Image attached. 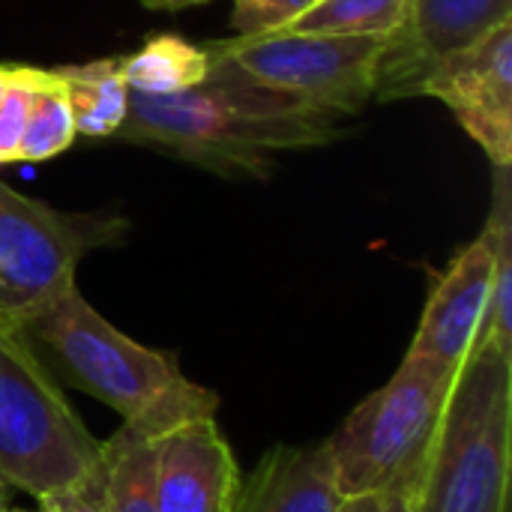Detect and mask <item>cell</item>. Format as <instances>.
<instances>
[{"instance_id":"obj_18","label":"cell","mask_w":512,"mask_h":512,"mask_svg":"<svg viewBox=\"0 0 512 512\" xmlns=\"http://www.w3.org/2000/svg\"><path fill=\"white\" fill-rule=\"evenodd\" d=\"M48 78H51V69L27 66L21 81L3 96V102H0V165L18 162V141L24 132L27 111L33 105L36 90L45 87Z\"/></svg>"},{"instance_id":"obj_13","label":"cell","mask_w":512,"mask_h":512,"mask_svg":"<svg viewBox=\"0 0 512 512\" xmlns=\"http://www.w3.org/2000/svg\"><path fill=\"white\" fill-rule=\"evenodd\" d=\"M156 441L120 426L99 450L96 498L105 512H159L156 501Z\"/></svg>"},{"instance_id":"obj_9","label":"cell","mask_w":512,"mask_h":512,"mask_svg":"<svg viewBox=\"0 0 512 512\" xmlns=\"http://www.w3.org/2000/svg\"><path fill=\"white\" fill-rule=\"evenodd\" d=\"M512 21V0H408L399 27L387 36L378 72V102L420 96L426 75L498 24Z\"/></svg>"},{"instance_id":"obj_15","label":"cell","mask_w":512,"mask_h":512,"mask_svg":"<svg viewBox=\"0 0 512 512\" xmlns=\"http://www.w3.org/2000/svg\"><path fill=\"white\" fill-rule=\"evenodd\" d=\"M54 75L66 90L78 135L114 138L120 132L129 108V87L117 69V57L81 66H57Z\"/></svg>"},{"instance_id":"obj_17","label":"cell","mask_w":512,"mask_h":512,"mask_svg":"<svg viewBox=\"0 0 512 512\" xmlns=\"http://www.w3.org/2000/svg\"><path fill=\"white\" fill-rule=\"evenodd\" d=\"M75 135L78 132H75V120H72L66 90L51 69L48 84L36 90L33 105L27 111L24 132L18 141V162H45V159L69 150Z\"/></svg>"},{"instance_id":"obj_24","label":"cell","mask_w":512,"mask_h":512,"mask_svg":"<svg viewBox=\"0 0 512 512\" xmlns=\"http://www.w3.org/2000/svg\"><path fill=\"white\" fill-rule=\"evenodd\" d=\"M9 492H12V489H9V486H6V483L0 480V510H3L6 504H9Z\"/></svg>"},{"instance_id":"obj_20","label":"cell","mask_w":512,"mask_h":512,"mask_svg":"<svg viewBox=\"0 0 512 512\" xmlns=\"http://www.w3.org/2000/svg\"><path fill=\"white\" fill-rule=\"evenodd\" d=\"M39 504H45L48 512H105L102 510V504H99V498H96V489L54 495V498L39 501Z\"/></svg>"},{"instance_id":"obj_21","label":"cell","mask_w":512,"mask_h":512,"mask_svg":"<svg viewBox=\"0 0 512 512\" xmlns=\"http://www.w3.org/2000/svg\"><path fill=\"white\" fill-rule=\"evenodd\" d=\"M387 504V495H354V498H345L339 512H384Z\"/></svg>"},{"instance_id":"obj_25","label":"cell","mask_w":512,"mask_h":512,"mask_svg":"<svg viewBox=\"0 0 512 512\" xmlns=\"http://www.w3.org/2000/svg\"><path fill=\"white\" fill-rule=\"evenodd\" d=\"M0 512H48V507H45V504H39V510H24V507H9V504H6Z\"/></svg>"},{"instance_id":"obj_12","label":"cell","mask_w":512,"mask_h":512,"mask_svg":"<svg viewBox=\"0 0 512 512\" xmlns=\"http://www.w3.org/2000/svg\"><path fill=\"white\" fill-rule=\"evenodd\" d=\"M342 501L327 441L279 444L258 462L249 483H240L234 512H339Z\"/></svg>"},{"instance_id":"obj_10","label":"cell","mask_w":512,"mask_h":512,"mask_svg":"<svg viewBox=\"0 0 512 512\" xmlns=\"http://www.w3.org/2000/svg\"><path fill=\"white\" fill-rule=\"evenodd\" d=\"M495 270V222L486 219L483 231L453 255L435 276L426 309L405 357L426 360L441 369L459 372L474 354L489 288Z\"/></svg>"},{"instance_id":"obj_1","label":"cell","mask_w":512,"mask_h":512,"mask_svg":"<svg viewBox=\"0 0 512 512\" xmlns=\"http://www.w3.org/2000/svg\"><path fill=\"white\" fill-rule=\"evenodd\" d=\"M342 117L285 93L210 72L177 96L129 90L123 144L150 147L222 177H270L282 150L327 147L342 138Z\"/></svg>"},{"instance_id":"obj_23","label":"cell","mask_w":512,"mask_h":512,"mask_svg":"<svg viewBox=\"0 0 512 512\" xmlns=\"http://www.w3.org/2000/svg\"><path fill=\"white\" fill-rule=\"evenodd\" d=\"M384 512H411V498L408 495H390L384 504Z\"/></svg>"},{"instance_id":"obj_14","label":"cell","mask_w":512,"mask_h":512,"mask_svg":"<svg viewBox=\"0 0 512 512\" xmlns=\"http://www.w3.org/2000/svg\"><path fill=\"white\" fill-rule=\"evenodd\" d=\"M117 69L132 93L177 96L207 81L210 54L207 45L189 42L177 33H156L132 54L117 57Z\"/></svg>"},{"instance_id":"obj_2","label":"cell","mask_w":512,"mask_h":512,"mask_svg":"<svg viewBox=\"0 0 512 512\" xmlns=\"http://www.w3.org/2000/svg\"><path fill=\"white\" fill-rule=\"evenodd\" d=\"M33 351L75 390L123 417V426L162 438L165 432L216 417L219 396L189 381L177 354L147 348L105 321L69 285L54 300L18 321Z\"/></svg>"},{"instance_id":"obj_22","label":"cell","mask_w":512,"mask_h":512,"mask_svg":"<svg viewBox=\"0 0 512 512\" xmlns=\"http://www.w3.org/2000/svg\"><path fill=\"white\" fill-rule=\"evenodd\" d=\"M147 9H165V12H177V9H189V6H201L210 0H141Z\"/></svg>"},{"instance_id":"obj_11","label":"cell","mask_w":512,"mask_h":512,"mask_svg":"<svg viewBox=\"0 0 512 512\" xmlns=\"http://www.w3.org/2000/svg\"><path fill=\"white\" fill-rule=\"evenodd\" d=\"M240 465L216 417L189 420L156 441L159 512H234Z\"/></svg>"},{"instance_id":"obj_19","label":"cell","mask_w":512,"mask_h":512,"mask_svg":"<svg viewBox=\"0 0 512 512\" xmlns=\"http://www.w3.org/2000/svg\"><path fill=\"white\" fill-rule=\"evenodd\" d=\"M315 0H231V24L237 36H264L285 30Z\"/></svg>"},{"instance_id":"obj_6","label":"cell","mask_w":512,"mask_h":512,"mask_svg":"<svg viewBox=\"0 0 512 512\" xmlns=\"http://www.w3.org/2000/svg\"><path fill=\"white\" fill-rule=\"evenodd\" d=\"M387 36H339L276 30L207 42L210 72L231 75L327 114H357L375 96V72Z\"/></svg>"},{"instance_id":"obj_7","label":"cell","mask_w":512,"mask_h":512,"mask_svg":"<svg viewBox=\"0 0 512 512\" xmlns=\"http://www.w3.org/2000/svg\"><path fill=\"white\" fill-rule=\"evenodd\" d=\"M129 222L105 213H66L0 180V318L21 321L75 285L84 255L117 246Z\"/></svg>"},{"instance_id":"obj_3","label":"cell","mask_w":512,"mask_h":512,"mask_svg":"<svg viewBox=\"0 0 512 512\" xmlns=\"http://www.w3.org/2000/svg\"><path fill=\"white\" fill-rule=\"evenodd\" d=\"M99 450L24 330L0 318V480L36 501L84 492Z\"/></svg>"},{"instance_id":"obj_16","label":"cell","mask_w":512,"mask_h":512,"mask_svg":"<svg viewBox=\"0 0 512 512\" xmlns=\"http://www.w3.org/2000/svg\"><path fill=\"white\" fill-rule=\"evenodd\" d=\"M408 0H315L285 30L339 33V36H390Z\"/></svg>"},{"instance_id":"obj_4","label":"cell","mask_w":512,"mask_h":512,"mask_svg":"<svg viewBox=\"0 0 512 512\" xmlns=\"http://www.w3.org/2000/svg\"><path fill=\"white\" fill-rule=\"evenodd\" d=\"M459 372L405 357L327 438L336 486L354 495L414 498L432 459Z\"/></svg>"},{"instance_id":"obj_5","label":"cell","mask_w":512,"mask_h":512,"mask_svg":"<svg viewBox=\"0 0 512 512\" xmlns=\"http://www.w3.org/2000/svg\"><path fill=\"white\" fill-rule=\"evenodd\" d=\"M512 351L483 348L459 369L411 512H507Z\"/></svg>"},{"instance_id":"obj_8","label":"cell","mask_w":512,"mask_h":512,"mask_svg":"<svg viewBox=\"0 0 512 512\" xmlns=\"http://www.w3.org/2000/svg\"><path fill=\"white\" fill-rule=\"evenodd\" d=\"M420 96L447 105L495 168H512V21L444 57Z\"/></svg>"}]
</instances>
